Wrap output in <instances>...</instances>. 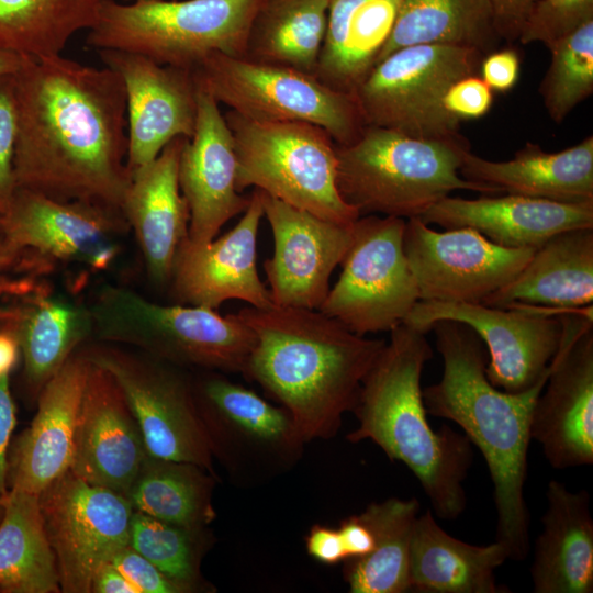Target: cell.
I'll list each match as a JSON object with an SVG mask.
<instances>
[{"mask_svg": "<svg viewBox=\"0 0 593 593\" xmlns=\"http://www.w3.org/2000/svg\"><path fill=\"white\" fill-rule=\"evenodd\" d=\"M15 85L16 188L122 211L132 174L121 77L57 55L31 58Z\"/></svg>", "mask_w": 593, "mask_h": 593, "instance_id": "cell-1", "label": "cell"}, {"mask_svg": "<svg viewBox=\"0 0 593 593\" xmlns=\"http://www.w3.org/2000/svg\"><path fill=\"white\" fill-rule=\"evenodd\" d=\"M432 331L444 362L439 382L423 389L427 414L456 423L482 454L493 485L496 537L508 559L529 552L530 516L524 486L527 478L530 422L547 377L516 393L486 377L484 344L468 325L436 322Z\"/></svg>", "mask_w": 593, "mask_h": 593, "instance_id": "cell-2", "label": "cell"}, {"mask_svg": "<svg viewBox=\"0 0 593 593\" xmlns=\"http://www.w3.org/2000/svg\"><path fill=\"white\" fill-rule=\"evenodd\" d=\"M235 314L255 334L243 374L281 403L305 443L333 437L387 340L318 310L246 306Z\"/></svg>", "mask_w": 593, "mask_h": 593, "instance_id": "cell-3", "label": "cell"}, {"mask_svg": "<svg viewBox=\"0 0 593 593\" xmlns=\"http://www.w3.org/2000/svg\"><path fill=\"white\" fill-rule=\"evenodd\" d=\"M366 374L353 412L358 426L351 443L371 440L417 478L432 511L444 521L466 510L463 482L473 462L472 445L447 425L435 430L427 419L421 378L433 350L425 333L402 323Z\"/></svg>", "mask_w": 593, "mask_h": 593, "instance_id": "cell-4", "label": "cell"}, {"mask_svg": "<svg viewBox=\"0 0 593 593\" xmlns=\"http://www.w3.org/2000/svg\"><path fill=\"white\" fill-rule=\"evenodd\" d=\"M468 150L463 137L421 139L366 125L353 143L336 144L338 191L360 216L404 220L419 217L455 190L499 193L460 176Z\"/></svg>", "mask_w": 593, "mask_h": 593, "instance_id": "cell-5", "label": "cell"}, {"mask_svg": "<svg viewBox=\"0 0 593 593\" xmlns=\"http://www.w3.org/2000/svg\"><path fill=\"white\" fill-rule=\"evenodd\" d=\"M88 306L93 339L137 349L170 365L244 373L255 334L235 313L160 304L114 284L101 287Z\"/></svg>", "mask_w": 593, "mask_h": 593, "instance_id": "cell-6", "label": "cell"}, {"mask_svg": "<svg viewBox=\"0 0 593 593\" xmlns=\"http://www.w3.org/2000/svg\"><path fill=\"white\" fill-rule=\"evenodd\" d=\"M133 1L100 0L87 44L194 70L213 53L244 57L251 22L265 0Z\"/></svg>", "mask_w": 593, "mask_h": 593, "instance_id": "cell-7", "label": "cell"}, {"mask_svg": "<svg viewBox=\"0 0 593 593\" xmlns=\"http://www.w3.org/2000/svg\"><path fill=\"white\" fill-rule=\"evenodd\" d=\"M236 156V189L253 187L321 219L350 225L360 214L337 187L336 144L306 122H270L224 114Z\"/></svg>", "mask_w": 593, "mask_h": 593, "instance_id": "cell-8", "label": "cell"}, {"mask_svg": "<svg viewBox=\"0 0 593 593\" xmlns=\"http://www.w3.org/2000/svg\"><path fill=\"white\" fill-rule=\"evenodd\" d=\"M483 54L444 44L400 48L370 71L355 93L363 122L421 139H458L461 122L444 107L460 78L478 75Z\"/></svg>", "mask_w": 593, "mask_h": 593, "instance_id": "cell-9", "label": "cell"}, {"mask_svg": "<svg viewBox=\"0 0 593 593\" xmlns=\"http://www.w3.org/2000/svg\"><path fill=\"white\" fill-rule=\"evenodd\" d=\"M194 74L219 103L253 120L311 123L337 145L353 143L366 126L355 96L294 68L213 53Z\"/></svg>", "mask_w": 593, "mask_h": 593, "instance_id": "cell-10", "label": "cell"}, {"mask_svg": "<svg viewBox=\"0 0 593 593\" xmlns=\"http://www.w3.org/2000/svg\"><path fill=\"white\" fill-rule=\"evenodd\" d=\"M79 349L121 388L148 456L194 463L215 475L212 445L195 389L179 367L133 348L94 339Z\"/></svg>", "mask_w": 593, "mask_h": 593, "instance_id": "cell-11", "label": "cell"}, {"mask_svg": "<svg viewBox=\"0 0 593 593\" xmlns=\"http://www.w3.org/2000/svg\"><path fill=\"white\" fill-rule=\"evenodd\" d=\"M404 227L401 217L359 216L339 278L318 311L360 336L402 324L419 301L403 249Z\"/></svg>", "mask_w": 593, "mask_h": 593, "instance_id": "cell-12", "label": "cell"}, {"mask_svg": "<svg viewBox=\"0 0 593 593\" xmlns=\"http://www.w3.org/2000/svg\"><path fill=\"white\" fill-rule=\"evenodd\" d=\"M194 389L213 456L233 477L261 480L295 463L305 441L282 406L216 372Z\"/></svg>", "mask_w": 593, "mask_h": 593, "instance_id": "cell-13", "label": "cell"}, {"mask_svg": "<svg viewBox=\"0 0 593 593\" xmlns=\"http://www.w3.org/2000/svg\"><path fill=\"white\" fill-rule=\"evenodd\" d=\"M60 592L91 593L97 568L128 544L134 508L111 489L67 471L38 494Z\"/></svg>", "mask_w": 593, "mask_h": 593, "instance_id": "cell-14", "label": "cell"}, {"mask_svg": "<svg viewBox=\"0 0 593 593\" xmlns=\"http://www.w3.org/2000/svg\"><path fill=\"white\" fill-rule=\"evenodd\" d=\"M441 320L463 323L479 335L489 355L488 379L511 393L525 391L548 376L563 334L561 315L528 305L502 309L419 300L403 323L426 334Z\"/></svg>", "mask_w": 593, "mask_h": 593, "instance_id": "cell-15", "label": "cell"}, {"mask_svg": "<svg viewBox=\"0 0 593 593\" xmlns=\"http://www.w3.org/2000/svg\"><path fill=\"white\" fill-rule=\"evenodd\" d=\"M403 249L421 301L483 303L513 280L533 248H505L471 227L437 232L405 220Z\"/></svg>", "mask_w": 593, "mask_h": 593, "instance_id": "cell-16", "label": "cell"}, {"mask_svg": "<svg viewBox=\"0 0 593 593\" xmlns=\"http://www.w3.org/2000/svg\"><path fill=\"white\" fill-rule=\"evenodd\" d=\"M563 334L532 414L530 437L555 469L593 463L592 305L561 315Z\"/></svg>", "mask_w": 593, "mask_h": 593, "instance_id": "cell-17", "label": "cell"}, {"mask_svg": "<svg viewBox=\"0 0 593 593\" xmlns=\"http://www.w3.org/2000/svg\"><path fill=\"white\" fill-rule=\"evenodd\" d=\"M1 231L55 267L78 265L93 272L110 269L131 228L122 211L16 188L2 214Z\"/></svg>", "mask_w": 593, "mask_h": 593, "instance_id": "cell-18", "label": "cell"}, {"mask_svg": "<svg viewBox=\"0 0 593 593\" xmlns=\"http://www.w3.org/2000/svg\"><path fill=\"white\" fill-rule=\"evenodd\" d=\"M261 199L275 242L273 255L264 264L273 305L318 310L351 243L354 223L321 219L264 191Z\"/></svg>", "mask_w": 593, "mask_h": 593, "instance_id": "cell-19", "label": "cell"}, {"mask_svg": "<svg viewBox=\"0 0 593 593\" xmlns=\"http://www.w3.org/2000/svg\"><path fill=\"white\" fill-rule=\"evenodd\" d=\"M98 54L124 83L131 174L153 161L174 138L192 137L198 111L194 70L121 49Z\"/></svg>", "mask_w": 593, "mask_h": 593, "instance_id": "cell-20", "label": "cell"}, {"mask_svg": "<svg viewBox=\"0 0 593 593\" xmlns=\"http://www.w3.org/2000/svg\"><path fill=\"white\" fill-rule=\"evenodd\" d=\"M264 217L261 191L254 189L237 224L208 243L188 237L172 265L170 295L174 303L217 310L228 300H240L256 309L273 306L257 269V235Z\"/></svg>", "mask_w": 593, "mask_h": 593, "instance_id": "cell-21", "label": "cell"}, {"mask_svg": "<svg viewBox=\"0 0 593 593\" xmlns=\"http://www.w3.org/2000/svg\"><path fill=\"white\" fill-rule=\"evenodd\" d=\"M197 82L195 128L182 146L178 181L189 208L188 239L203 244L247 209L250 194L243 195L236 189L233 136L219 102L198 79Z\"/></svg>", "mask_w": 593, "mask_h": 593, "instance_id": "cell-22", "label": "cell"}, {"mask_svg": "<svg viewBox=\"0 0 593 593\" xmlns=\"http://www.w3.org/2000/svg\"><path fill=\"white\" fill-rule=\"evenodd\" d=\"M146 457L141 429L121 388L107 370L90 362L70 471L126 496Z\"/></svg>", "mask_w": 593, "mask_h": 593, "instance_id": "cell-23", "label": "cell"}, {"mask_svg": "<svg viewBox=\"0 0 593 593\" xmlns=\"http://www.w3.org/2000/svg\"><path fill=\"white\" fill-rule=\"evenodd\" d=\"M89 366L78 349L40 391L36 414L9 455V490L38 495L70 470Z\"/></svg>", "mask_w": 593, "mask_h": 593, "instance_id": "cell-24", "label": "cell"}, {"mask_svg": "<svg viewBox=\"0 0 593 593\" xmlns=\"http://www.w3.org/2000/svg\"><path fill=\"white\" fill-rule=\"evenodd\" d=\"M419 219L445 228L471 227L505 248L536 249L560 232L593 227V202L563 203L517 194L447 195Z\"/></svg>", "mask_w": 593, "mask_h": 593, "instance_id": "cell-25", "label": "cell"}, {"mask_svg": "<svg viewBox=\"0 0 593 593\" xmlns=\"http://www.w3.org/2000/svg\"><path fill=\"white\" fill-rule=\"evenodd\" d=\"M187 137L170 141L149 164L132 172L122 212L134 232L153 283L168 286L176 254L188 237L189 208L178 181Z\"/></svg>", "mask_w": 593, "mask_h": 593, "instance_id": "cell-26", "label": "cell"}, {"mask_svg": "<svg viewBox=\"0 0 593 593\" xmlns=\"http://www.w3.org/2000/svg\"><path fill=\"white\" fill-rule=\"evenodd\" d=\"M593 301V227L560 232L536 248L524 268L482 304L529 305L549 315L581 312Z\"/></svg>", "mask_w": 593, "mask_h": 593, "instance_id": "cell-27", "label": "cell"}, {"mask_svg": "<svg viewBox=\"0 0 593 593\" xmlns=\"http://www.w3.org/2000/svg\"><path fill=\"white\" fill-rule=\"evenodd\" d=\"M7 301L4 305L23 356L24 380L30 393L37 396L45 383L93 337L91 316L87 305L55 295L46 278Z\"/></svg>", "mask_w": 593, "mask_h": 593, "instance_id": "cell-28", "label": "cell"}, {"mask_svg": "<svg viewBox=\"0 0 593 593\" xmlns=\"http://www.w3.org/2000/svg\"><path fill=\"white\" fill-rule=\"evenodd\" d=\"M541 532L530 567L535 593L593 592V518L590 494L550 480Z\"/></svg>", "mask_w": 593, "mask_h": 593, "instance_id": "cell-29", "label": "cell"}, {"mask_svg": "<svg viewBox=\"0 0 593 593\" xmlns=\"http://www.w3.org/2000/svg\"><path fill=\"white\" fill-rule=\"evenodd\" d=\"M460 176L500 192L563 203L593 202V136L560 152L526 143L510 160L466 152Z\"/></svg>", "mask_w": 593, "mask_h": 593, "instance_id": "cell-30", "label": "cell"}, {"mask_svg": "<svg viewBox=\"0 0 593 593\" xmlns=\"http://www.w3.org/2000/svg\"><path fill=\"white\" fill-rule=\"evenodd\" d=\"M508 559L499 541L485 546L465 542L446 533L432 511L415 518L410 547V592L507 593L495 570Z\"/></svg>", "mask_w": 593, "mask_h": 593, "instance_id": "cell-31", "label": "cell"}, {"mask_svg": "<svg viewBox=\"0 0 593 593\" xmlns=\"http://www.w3.org/2000/svg\"><path fill=\"white\" fill-rule=\"evenodd\" d=\"M400 0H331L314 76L355 96L376 66L393 29Z\"/></svg>", "mask_w": 593, "mask_h": 593, "instance_id": "cell-32", "label": "cell"}, {"mask_svg": "<svg viewBox=\"0 0 593 593\" xmlns=\"http://www.w3.org/2000/svg\"><path fill=\"white\" fill-rule=\"evenodd\" d=\"M500 41L489 0H400L393 29L377 64L406 46L458 45L486 55L495 51Z\"/></svg>", "mask_w": 593, "mask_h": 593, "instance_id": "cell-33", "label": "cell"}, {"mask_svg": "<svg viewBox=\"0 0 593 593\" xmlns=\"http://www.w3.org/2000/svg\"><path fill=\"white\" fill-rule=\"evenodd\" d=\"M331 0H265L251 22L244 58L314 75Z\"/></svg>", "mask_w": 593, "mask_h": 593, "instance_id": "cell-34", "label": "cell"}, {"mask_svg": "<svg viewBox=\"0 0 593 593\" xmlns=\"http://www.w3.org/2000/svg\"><path fill=\"white\" fill-rule=\"evenodd\" d=\"M0 592H60L37 494L9 490L0 522Z\"/></svg>", "mask_w": 593, "mask_h": 593, "instance_id": "cell-35", "label": "cell"}, {"mask_svg": "<svg viewBox=\"0 0 593 593\" xmlns=\"http://www.w3.org/2000/svg\"><path fill=\"white\" fill-rule=\"evenodd\" d=\"M418 512L415 497L372 502L361 512L373 532L374 548L368 555L347 559L344 575L349 592H410V547Z\"/></svg>", "mask_w": 593, "mask_h": 593, "instance_id": "cell-36", "label": "cell"}, {"mask_svg": "<svg viewBox=\"0 0 593 593\" xmlns=\"http://www.w3.org/2000/svg\"><path fill=\"white\" fill-rule=\"evenodd\" d=\"M215 475L190 462L147 455L126 497L134 511L186 528L203 529L214 518Z\"/></svg>", "mask_w": 593, "mask_h": 593, "instance_id": "cell-37", "label": "cell"}, {"mask_svg": "<svg viewBox=\"0 0 593 593\" xmlns=\"http://www.w3.org/2000/svg\"><path fill=\"white\" fill-rule=\"evenodd\" d=\"M100 0H0V47L40 59L60 55L69 38L90 30Z\"/></svg>", "mask_w": 593, "mask_h": 593, "instance_id": "cell-38", "label": "cell"}, {"mask_svg": "<svg viewBox=\"0 0 593 593\" xmlns=\"http://www.w3.org/2000/svg\"><path fill=\"white\" fill-rule=\"evenodd\" d=\"M206 536L205 528H186L134 511L128 545L189 593L202 589L200 564L209 545Z\"/></svg>", "mask_w": 593, "mask_h": 593, "instance_id": "cell-39", "label": "cell"}, {"mask_svg": "<svg viewBox=\"0 0 593 593\" xmlns=\"http://www.w3.org/2000/svg\"><path fill=\"white\" fill-rule=\"evenodd\" d=\"M550 64L539 92L551 120L561 123L593 93V21L548 47Z\"/></svg>", "mask_w": 593, "mask_h": 593, "instance_id": "cell-40", "label": "cell"}, {"mask_svg": "<svg viewBox=\"0 0 593 593\" xmlns=\"http://www.w3.org/2000/svg\"><path fill=\"white\" fill-rule=\"evenodd\" d=\"M593 21V0H541L521 31V44L542 43L547 48L558 40Z\"/></svg>", "mask_w": 593, "mask_h": 593, "instance_id": "cell-41", "label": "cell"}, {"mask_svg": "<svg viewBox=\"0 0 593 593\" xmlns=\"http://www.w3.org/2000/svg\"><path fill=\"white\" fill-rule=\"evenodd\" d=\"M19 114L15 74L0 76V213L8 209L16 190L14 154Z\"/></svg>", "mask_w": 593, "mask_h": 593, "instance_id": "cell-42", "label": "cell"}, {"mask_svg": "<svg viewBox=\"0 0 593 593\" xmlns=\"http://www.w3.org/2000/svg\"><path fill=\"white\" fill-rule=\"evenodd\" d=\"M137 590L138 593H183L149 560L128 544L119 548L109 559Z\"/></svg>", "mask_w": 593, "mask_h": 593, "instance_id": "cell-43", "label": "cell"}, {"mask_svg": "<svg viewBox=\"0 0 593 593\" xmlns=\"http://www.w3.org/2000/svg\"><path fill=\"white\" fill-rule=\"evenodd\" d=\"M53 269L49 262L18 247L0 231V300L14 293L29 273L49 275Z\"/></svg>", "mask_w": 593, "mask_h": 593, "instance_id": "cell-44", "label": "cell"}, {"mask_svg": "<svg viewBox=\"0 0 593 593\" xmlns=\"http://www.w3.org/2000/svg\"><path fill=\"white\" fill-rule=\"evenodd\" d=\"M493 91L477 75L455 81L444 96L445 109L460 122L484 116L493 104Z\"/></svg>", "mask_w": 593, "mask_h": 593, "instance_id": "cell-45", "label": "cell"}, {"mask_svg": "<svg viewBox=\"0 0 593 593\" xmlns=\"http://www.w3.org/2000/svg\"><path fill=\"white\" fill-rule=\"evenodd\" d=\"M519 68V56L513 48L493 51L480 64L481 78L496 92H507L516 85Z\"/></svg>", "mask_w": 593, "mask_h": 593, "instance_id": "cell-46", "label": "cell"}, {"mask_svg": "<svg viewBox=\"0 0 593 593\" xmlns=\"http://www.w3.org/2000/svg\"><path fill=\"white\" fill-rule=\"evenodd\" d=\"M16 424V410L10 391V374L0 378V499L9 493V447Z\"/></svg>", "mask_w": 593, "mask_h": 593, "instance_id": "cell-47", "label": "cell"}, {"mask_svg": "<svg viewBox=\"0 0 593 593\" xmlns=\"http://www.w3.org/2000/svg\"><path fill=\"white\" fill-rule=\"evenodd\" d=\"M501 40L517 41L525 21L541 0H489Z\"/></svg>", "mask_w": 593, "mask_h": 593, "instance_id": "cell-48", "label": "cell"}, {"mask_svg": "<svg viewBox=\"0 0 593 593\" xmlns=\"http://www.w3.org/2000/svg\"><path fill=\"white\" fill-rule=\"evenodd\" d=\"M310 556L322 563L335 564L346 560V553L338 529L314 525L305 539Z\"/></svg>", "mask_w": 593, "mask_h": 593, "instance_id": "cell-49", "label": "cell"}, {"mask_svg": "<svg viewBox=\"0 0 593 593\" xmlns=\"http://www.w3.org/2000/svg\"><path fill=\"white\" fill-rule=\"evenodd\" d=\"M337 529L343 541L346 560L368 555L374 548L373 532L361 513L343 519Z\"/></svg>", "mask_w": 593, "mask_h": 593, "instance_id": "cell-50", "label": "cell"}, {"mask_svg": "<svg viewBox=\"0 0 593 593\" xmlns=\"http://www.w3.org/2000/svg\"><path fill=\"white\" fill-rule=\"evenodd\" d=\"M20 354L15 327L8 316L5 306H0V378L10 374Z\"/></svg>", "mask_w": 593, "mask_h": 593, "instance_id": "cell-51", "label": "cell"}, {"mask_svg": "<svg viewBox=\"0 0 593 593\" xmlns=\"http://www.w3.org/2000/svg\"><path fill=\"white\" fill-rule=\"evenodd\" d=\"M91 593H138V590L111 562L105 561L93 573Z\"/></svg>", "mask_w": 593, "mask_h": 593, "instance_id": "cell-52", "label": "cell"}, {"mask_svg": "<svg viewBox=\"0 0 593 593\" xmlns=\"http://www.w3.org/2000/svg\"><path fill=\"white\" fill-rule=\"evenodd\" d=\"M30 59L0 47V76L16 74Z\"/></svg>", "mask_w": 593, "mask_h": 593, "instance_id": "cell-53", "label": "cell"}, {"mask_svg": "<svg viewBox=\"0 0 593 593\" xmlns=\"http://www.w3.org/2000/svg\"><path fill=\"white\" fill-rule=\"evenodd\" d=\"M5 497L3 499H0V522L2 521V517L4 515V510H5Z\"/></svg>", "mask_w": 593, "mask_h": 593, "instance_id": "cell-54", "label": "cell"}, {"mask_svg": "<svg viewBox=\"0 0 593 593\" xmlns=\"http://www.w3.org/2000/svg\"><path fill=\"white\" fill-rule=\"evenodd\" d=\"M1 226H2V214L0 213V231H1Z\"/></svg>", "mask_w": 593, "mask_h": 593, "instance_id": "cell-55", "label": "cell"}, {"mask_svg": "<svg viewBox=\"0 0 593 593\" xmlns=\"http://www.w3.org/2000/svg\"><path fill=\"white\" fill-rule=\"evenodd\" d=\"M124 1H133V0H124Z\"/></svg>", "mask_w": 593, "mask_h": 593, "instance_id": "cell-56", "label": "cell"}]
</instances>
